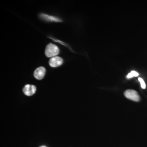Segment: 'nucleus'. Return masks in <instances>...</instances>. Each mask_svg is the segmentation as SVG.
<instances>
[{"label":"nucleus","instance_id":"39448f33","mask_svg":"<svg viewBox=\"0 0 147 147\" xmlns=\"http://www.w3.org/2000/svg\"><path fill=\"white\" fill-rule=\"evenodd\" d=\"M63 62L62 58L59 57H55L50 59L49 64L51 67H56L61 65Z\"/></svg>","mask_w":147,"mask_h":147},{"label":"nucleus","instance_id":"1a4fd4ad","mask_svg":"<svg viewBox=\"0 0 147 147\" xmlns=\"http://www.w3.org/2000/svg\"><path fill=\"white\" fill-rule=\"evenodd\" d=\"M138 80H139V82L141 83V87H142V88H146V85L144 80L141 78H139Z\"/></svg>","mask_w":147,"mask_h":147},{"label":"nucleus","instance_id":"7ed1b4c3","mask_svg":"<svg viewBox=\"0 0 147 147\" xmlns=\"http://www.w3.org/2000/svg\"><path fill=\"white\" fill-rule=\"evenodd\" d=\"M39 17L40 19L47 22H56V23L62 22V20L60 18L55 16L45 14V13H41L40 14Z\"/></svg>","mask_w":147,"mask_h":147},{"label":"nucleus","instance_id":"f257e3e1","mask_svg":"<svg viewBox=\"0 0 147 147\" xmlns=\"http://www.w3.org/2000/svg\"><path fill=\"white\" fill-rule=\"evenodd\" d=\"M60 52L59 49L55 44L49 43L46 46L45 50V55L47 57H53L57 56Z\"/></svg>","mask_w":147,"mask_h":147},{"label":"nucleus","instance_id":"f03ea898","mask_svg":"<svg viewBox=\"0 0 147 147\" xmlns=\"http://www.w3.org/2000/svg\"><path fill=\"white\" fill-rule=\"evenodd\" d=\"M125 96L133 101H139L140 100V97L138 93L133 90H127L124 93Z\"/></svg>","mask_w":147,"mask_h":147},{"label":"nucleus","instance_id":"0eeeda50","mask_svg":"<svg viewBox=\"0 0 147 147\" xmlns=\"http://www.w3.org/2000/svg\"><path fill=\"white\" fill-rule=\"evenodd\" d=\"M48 37L50 38V39L53 40L55 42H58V43H60V44H61V45H64L66 47L69 48V50H71V48H70L69 45L67 44H66V43H65V42H63V41H61V40H59L56 39V38H54L52 37V36H48Z\"/></svg>","mask_w":147,"mask_h":147},{"label":"nucleus","instance_id":"423d86ee","mask_svg":"<svg viewBox=\"0 0 147 147\" xmlns=\"http://www.w3.org/2000/svg\"><path fill=\"white\" fill-rule=\"evenodd\" d=\"M46 70L43 67H40L35 70L34 76L38 80H41L45 75Z\"/></svg>","mask_w":147,"mask_h":147},{"label":"nucleus","instance_id":"9d476101","mask_svg":"<svg viewBox=\"0 0 147 147\" xmlns=\"http://www.w3.org/2000/svg\"><path fill=\"white\" fill-rule=\"evenodd\" d=\"M39 147H47L45 146H40Z\"/></svg>","mask_w":147,"mask_h":147},{"label":"nucleus","instance_id":"20e7f679","mask_svg":"<svg viewBox=\"0 0 147 147\" xmlns=\"http://www.w3.org/2000/svg\"><path fill=\"white\" fill-rule=\"evenodd\" d=\"M36 90V88L34 85L27 84L24 87L23 91L24 94L27 96H31L34 94Z\"/></svg>","mask_w":147,"mask_h":147},{"label":"nucleus","instance_id":"6e6552de","mask_svg":"<svg viewBox=\"0 0 147 147\" xmlns=\"http://www.w3.org/2000/svg\"><path fill=\"white\" fill-rule=\"evenodd\" d=\"M139 75V74L137 71H132L130 73H129L128 75L127 76V78L129 79L133 77H137Z\"/></svg>","mask_w":147,"mask_h":147}]
</instances>
